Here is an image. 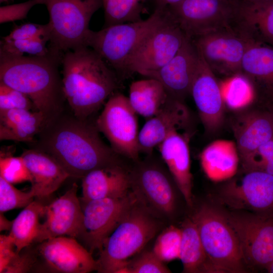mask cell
Segmentation results:
<instances>
[{
    "mask_svg": "<svg viewBox=\"0 0 273 273\" xmlns=\"http://www.w3.org/2000/svg\"><path fill=\"white\" fill-rule=\"evenodd\" d=\"M62 112L44 125L33 149L51 156L74 178L119 162V155L102 141L96 124Z\"/></svg>",
    "mask_w": 273,
    "mask_h": 273,
    "instance_id": "6da1fadb",
    "label": "cell"
},
{
    "mask_svg": "<svg viewBox=\"0 0 273 273\" xmlns=\"http://www.w3.org/2000/svg\"><path fill=\"white\" fill-rule=\"evenodd\" d=\"M50 47L43 56H0V82L26 95L47 122L66 100L59 70L64 53Z\"/></svg>",
    "mask_w": 273,
    "mask_h": 273,
    "instance_id": "7a4b0ae2",
    "label": "cell"
},
{
    "mask_svg": "<svg viewBox=\"0 0 273 273\" xmlns=\"http://www.w3.org/2000/svg\"><path fill=\"white\" fill-rule=\"evenodd\" d=\"M61 65L65 97L78 118L87 119L118 87L116 73L89 47L65 52Z\"/></svg>",
    "mask_w": 273,
    "mask_h": 273,
    "instance_id": "3957f363",
    "label": "cell"
},
{
    "mask_svg": "<svg viewBox=\"0 0 273 273\" xmlns=\"http://www.w3.org/2000/svg\"><path fill=\"white\" fill-rule=\"evenodd\" d=\"M159 218L136 200L104 243L98 272H123L129 258L140 252L161 229Z\"/></svg>",
    "mask_w": 273,
    "mask_h": 273,
    "instance_id": "277c9868",
    "label": "cell"
},
{
    "mask_svg": "<svg viewBox=\"0 0 273 273\" xmlns=\"http://www.w3.org/2000/svg\"><path fill=\"white\" fill-rule=\"evenodd\" d=\"M191 218L215 273L247 272L238 239L224 212L203 204Z\"/></svg>",
    "mask_w": 273,
    "mask_h": 273,
    "instance_id": "5b68a950",
    "label": "cell"
},
{
    "mask_svg": "<svg viewBox=\"0 0 273 273\" xmlns=\"http://www.w3.org/2000/svg\"><path fill=\"white\" fill-rule=\"evenodd\" d=\"M165 9H155L147 19L89 30L85 46L94 50L116 72L127 73L131 55L146 37L164 19Z\"/></svg>",
    "mask_w": 273,
    "mask_h": 273,
    "instance_id": "8992f818",
    "label": "cell"
},
{
    "mask_svg": "<svg viewBox=\"0 0 273 273\" xmlns=\"http://www.w3.org/2000/svg\"><path fill=\"white\" fill-rule=\"evenodd\" d=\"M166 9L189 38L222 31L241 34L238 0H184Z\"/></svg>",
    "mask_w": 273,
    "mask_h": 273,
    "instance_id": "52a82bcc",
    "label": "cell"
},
{
    "mask_svg": "<svg viewBox=\"0 0 273 273\" xmlns=\"http://www.w3.org/2000/svg\"><path fill=\"white\" fill-rule=\"evenodd\" d=\"M49 12L50 45L65 53L85 46L93 15L103 7L102 0H44Z\"/></svg>",
    "mask_w": 273,
    "mask_h": 273,
    "instance_id": "ba28073f",
    "label": "cell"
},
{
    "mask_svg": "<svg viewBox=\"0 0 273 273\" xmlns=\"http://www.w3.org/2000/svg\"><path fill=\"white\" fill-rule=\"evenodd\" d=\"M136 162L130 177L137 201L158 218H172L177 208L178 189L169 172L156 162Z\"/></svg>",
    "mask_w": 273,
    "mask_h": 273,
    "instance_id": "9c48e42d",
    "label": "cell"
},
{
    "mask_svg": "<svg viewBox=\"0 0 273 273\" xmlns=\"http://www.w3.org/2000/svg\"><path fill=\"white\" fill-rule=\"evenodd\" d=\"M187 36L165 8L163 20L140 43L127 63V73L148 77L165 65L178 52Z\"/></svg>",
    "mask_w": 273,
    "mask_h": 273,
    "instance_id": "30bf717a",
    "label": "cell"
},
{
    "mask_svg": "<svg viewBox=\"0 0 273 273\" xmlns=\"http://www.w3.org/2000/svg\"><path fill=\"white\" fill-rule=\"evenodd\" d=\"M138 114L128 97L114 93L109 98L95 124L118 155L134 162L141 153L139 144Z\"/></svg>",
    "mask_w": 273,
    "mask_h": 273,
    "instance_id": "8fae6325",
    "label": "cell"
},
{
    "mask_svg": "<svg viewBox=\"0 0 273 273\" xmlns=\"http://www.w3.org/2000/svg\"><path fill=\"white\" fill-rule=\"evenodd\" d=\"M136 201L131 191L119 198L80 200L82 221L77 239L92 253L96 250L100 251L105 240Z\"/></svg>",
    "mask_w": 273,
    "mask_h": 273,
    "instance_id": "7c38bea8",
    "label": "cell"
},
{
    "mask_svg": "<svg viewBox=\"0 0 273 273\" xmlns=\"http://www.w3.org/2000/svg\"><path fill=\"white\" fill-rule=\"evenodd\" d=\"M244 173L220 188V200L237 211L273 218V175L260 170Z\"/></svg>",
    "mask_w": 273,
    "mask_h": 273,
    "instance_id": "4fadbf2b",
    "label": "cell"
},
{
    "mask_svg": "<svg viewBox=\"0 0 273 273\" xmlns=\"http://www.w3.org/2000/svg\"><path fill=\"white\" fill-rule=\"evenodd\" d=\"M248 268L266 269L273 260V218L246 211L224 213Z\"/></svg>",
    "mask_w": 273,
    "mask_h": 273,
    "instance_id": "5bb4252c",
    "label": "cell"
},
{
    "mask_svg": "<svg viewBox=\"0 0 273 273\" xmlns=\"http://www.w3.org/2000/svg\"><path fill=\"white\" fill-rule=\"evenodd\" d=\"M191 39L215 75L226 78L241 73L242 60L251 41L248 38L235 32L222 31Z\"/></svg>",
    "mask_w": 273,
    "mask_h": 273,
    "instance_id": "9a60e30c",
    "label": "cell"
},
{
    "mask_svg": "<svg viewBox=\"0 0 273 273\" xmlns=\"http://www.w3.org/2000/svg\"><path fill=\"white\" fill-rule=\"evenodd\" d=\"M190 95L206 132L217 133L224 122L225 107L220 82L200 54Z\"/></svg>",
    "mask_w": 273,
    "mask_h": 273,
    "instance_id": "2e32d148",
    "label": "cell"
},
{
    "mask_svg": "<svg viewBox=\"0 0 273 273\" xmlns=\"http://www.w3.org/2000/svg\"><path fill=\"white\" fill-rule=\"evenodd\" d=\"M78 186L74 183L63 195L48 205H44L42 215L34 243L60 236L77 239L82 225V210L77 197Z\"/></svg>",
    "mask_w": 273,
    "mask_h": 273,
    "instance_id": "e0dca14e",
    "label": "cell"
},
{
    "mask_svg": "<svg viewBox=\"0 0 273 273\" xmlns=\"http://www.w3.org/2000/svg\"><path fill=\"white\" fill-rule=\"evenodd\" d=\"M36 249L38 256L50 272L88 273L98 270L97 260L76 238H53L39 243Z\"/></svg>",
    "mask_w": 273,
    "mask_h": 273,
    "instance_id": "ac0fdd59",
    "label": "cell"
},
{
    "mask_svg": "<svg viewBox=\"0 0 273 273\" xmlns=\"http://www.w3.org/2000/svg\"><path fill=\"white\" fill-rule=\"evenodd\" d=\"M200 58L191 39L186 37L177 54L163 67L148 77L159 81L170 96L184 101L191 88Z\"/></svg>",
    "mask_w": 273,
    "mask_h": 273,
    "instance_id": "d6986e66",
    "label": "cell"
},
{
    "mask_svg": "<svg viewBox=\"0 0 273 273\" xmlns=\"http://www.w3.org/2000/svg\"><path fill=\"white\" fill-rule=\"evenodd\" d=\"M171 131L158 146L161 157L188 206L193 205V177L191 171L190 130Z\"/></svg>",
    "mask_w": 273,
    "mask_h": 273,
    "instance_id": "ffe728a7",
    "label": "cell"
},
{
    "mask_svg": "<svg viewBox=\"0 0 273 273\" xmlns=\"http://www.w3.org/2000/svg\"><path fill=\"white\" fill-rule=\"evenodd\" d=\"M190 114L184 101L168 95L162 108L144 124L139 134L141 152L151 155L154 149L174 129H187Z\"/></svg>",
    "mask_w": 273,
    "mask_h": 273,
    "instance_id": "44dd1931",
    "label": "cell"
},
{
    "mask_svg": "<svg viewBox=\"0 0 273 273\" xmlns=\"http://www.w3.org/2000/svg\"><path fill=\"white\" fill-rule=\"evenodd\" d=\"M81 179L83 201L122 197L131 191L130 170L119 162L94 169Z\"/></svg>",
    "mask_w": 273,
    "mask_h": 273,
    "instance_id": "7402d4cb",
    "label": "cell"
},
{
    "mask_svg": "<svg viewBox=\"0 0 273 273\" xmlns=\"http://www.w3.org/2000/svg\"><path fill=\"white\" fill-rule=\"evenodd\" d=\"M21 156L32 177L31 189L39 199L50 196L70 177L56 159L41 151L26 150Z\"/></svg>",
    "mask_w": 273,
    "mask_h": 273,
    "instance_id": "603a6c76",
    "label": "cell"
},
{
    "mask_svg": "<svg viewBox=\"0 0 273 273\" xmlns=\"http://www.w3.org/2000/svg\"><path fill=\"white\" fill-rule=\"evenodd\" d=\"M232 129L241 160L273 138V115L244 110L233 122Z\"/></svg>",
    "mask_w": 273,
    "mask_h": 273,
    "instance_id": "cb8c5ba5",
    "label": "cell"
},
{
    "mask_svg": "<svg viewBox=\"0 0 273 273\" xmlns=\"http://www.w3.org/2000/svg\"><path fill=\"white\" fill-rule=\"evenodd\" d=\"M241 74L251 83L256 98L265 95L273 99V49L251 41L242 60Z\"/></svg>",
    "mask_w": 273,
    "mask_h": 273,
    "instance_id": "d4e9b609",
    "label": "cell"
},
{
    "mask_svg": "<svg viewBox=\"0 0 273 273\" xmlns=\"http://www.w3.org/2000/svg\"><path fill=\"white\" fill-rule=\"evenodd\" d=\"M201 167L210 180H229L237 172L240 158L235 142L215 140L208 145L200 155Z\"/></svg>",
    "mask_w": 273,
    "mask_h": 273,
    "instance_id": "484cf974",
    "label": "cell"
},
{
    "mask_svg": "<svg viewBox=\"0 0 273 273\" xmlns=\"http://www.w3.org/2000/svg\"><path fill=\"white\" fill-rule=\"evenodd\" d=\"M240 29L256 42L259 37L273 43V0H238Z\"/></svg>",
    "mask_w": 273,
    "mask_h": 273,
    "instance_id": "4316f807",
    "label": "cell"
},
{
    "mask_svg": "<svg viewBox=\"0 0 273 273\" xmlns=\"http://www.w3.org/2000/svg\"><path fill=\"white\" fill-rule=\"evenodd\" d=\"M47 123L38 111L13 109L0 111V139L33 142Z\"/></svg>",
    "mask_w": 273,
    "mask_h": 273,
    "instance_id": "83f0119b",
    "label": "cell"
},
{
    "mask_svg": "<svg viewBox=\"0 0 273 273\" xmlns=\"http://www.w3.org/2000/svg\"><path fill=\"white\" fill-rule=\"evenodd\" d=\"M179 259L185 273H215L202 244L196 225L191 218L182 223Z\"/></svg>",
    "mask_w": 273,
    "mask_h": 273,
    "instance_id": "f1b7e54d",
    "label": "cell"
},
{
    "mask_svg": "<svg viewBox=\"0 0 273 273\" xmlns=\"http://www.w3.org/2000/svg\"><path fill=\"white\" fill-rule=\"evenodd\" d=\"M168 97L163 85L157 80L149 78L132 82L128 98L138 114L149 119L160 110Z\"/></svg>",
    "mask_w": 273,
    "mask_h": 273,
    "instance_id": "f546056e",
    "label": "cell"
},
{
    "mask_svg": "<svg viewBox=\"0 0 273 273\" xmlns=\"http://www.w3.org/2000/svg\"><path fill=\"white\" fill-rule=\"evenodd\" d=\"M44 205L38 201H33L21 211L13 220L9 236L13 239L16 252L34 243L37 236Z\"/></svg>",
    "mask_w": 273,
    "mask_h": 273,
    "instance_id": "4dcf8cb0",
    "label": "cell"
},
{
    "mask_svg": "<svg viewBox=\"0 0 273 273\" xmlns=\"http://www.w3.org/2000/svg\"><path fill=\"white\" fill-rule=\"evenodd\" d=\"M220 84L225 108L234 111H243L256 100L251 83L242 74L226 78Z\"/></svg>",
    "mask_w": 273,
    "mask_h": 273,
    "instance_id": "1f68e13d",
    "label": "cell"
},
{
    "mask_svg": "<svg viewBox=\"0 0 273 273\" xmlns=\"http://www.w3.org/2000/svg\"><path fill=\"white\" fill-rule=\"evenodd\" d=\"M140 0H102L104 27L135 22L141 18Z\"/></svg>",
    "mask_w": 273,
    "mask_h": 273,
    "instance_id": "d6a6232c",
    "label": "cell"
},
{
    "mask_svg": "<svg viewBox=\"0 0 273 273\" xmlns=\"http://www.w3.org/2000/svg\"><path fill=\"white\" fill-rule=\"evenodd\" d=\"M50 41L48 36L35 38L8 39L3 37L0 42V56H43L49 53Z\"/></svg>",
    "mask_w": 273,
    "mask_h": 273,
    "instance_id": "836d02e7",
    "label": "cell"
},
{
    "mask_svg": "<svg viewBox=\"0 0 273 273\" xmlns=\"http://www.w3.org/2000/svg\"><path fill=\"white\" fill-rule=\"evenodd\" d=\"M181 229L171 225L158 236L153 251L163 262H169L179 258L181 240Z\"/></svg>",
    "mask_w": 273,
    "mask_h": 273,
    "instance_id": "e575fe53",
    "label": "cell"
},
{
    "mask_svg": "<svg viewBox=\"0 0 273 273\" xmlns=\"http://www.w3.org/2000/svg\"><path fill=\"white\" fill-rule=\"evenodd\" d=\"M0 176V212H4L15 208L25 207L31 203L35 197L34 191L30 189L23 192Z\"/></svg>",
    "mask_w": 273,
    "mask_h": 273,
    "instance_id": "d590c367",
    "label": "cell"
},
{
    "mask_svg": "<svg viewBox=\"0 0 273 273\" xmlns=\"http://www.w3.org/2000/svg\"><path fill=\"white\" fill-rule=\"evenodd\" d=\"M0 176L12 184L32 181L31 176L22 157L1 152Z\"/></svg>",
    "mask_w": 273,
    "mask_h": 273,
    "instance_id": "8d00e7d4",
    "label": "cell"
},
{
    "mask_svg": "<svg viewBox=\"0 0 273 273\" xmlns=\"http://www.w3.org/2000/svg\"><path fill=\"white\" fill-rule=\"evenodd\" d=\"M240 162L244 171L260 170L273 175V138Z\"/></svg>",
    "mask_w": 273,
    "mask_h": 273,
    "instance_id": "74e56055",
    "label": "cell"
},
{
    "mask_svg": "<svg viewBox=\"0 0 273 273\" xmlns=\"http://www.w3.org/2000/svg\"><path fill=\"white\" fill-rule=\"evenodd\" d=\"M123 272L169 273L171 271L152 250L143 251L129 260Z\"/></svg>",
    "mask_w": 273,
    "mask_h": 273,
    "instance_id": "f35d334b",
    "label": "cell"
},
{
    "mask_svg": "<svg viewBox=\"0 0 273 273\" xmlns=\"http://www.w3.org/2000/svg\"><path fill=\"white\" fill-rule=\"evenodd\" d=\"M33 108L36 110L26 95L0 82V111L13 109L32 110Z\"/></svg>",
    "mask_w": 273,
    "mask_h": 273,
    "instance_id": "ab89813d",
    "label": "cell"
},
{
    "mask_svg": "<svg viewBox=\"0 0 273 273\" xmlns=\"http://www.w3.org/2000/svg\"><path fill=\"white\" fill-rule=\"evenodd\" d=\"M28 246L17 253L3 273H25L30 272L37 267L38 254L36 249H29Z\"/></svg>",
    "mask_w": 273,
    "mask_h": 273,
    "instance_id": "60d3db41",
    "label": "cell"
},
{
    "mask_svg": "<svg viewBox=\"0 0 273 273\" xmlns=\"http://www.w3.org/2000/svg\"><path fill=\"white\" fill-rule=\"evenodd\" d=\"M41 4L44 5V0H28L23 3L1 6L0 23L24 19L34 6Z\"/></svg>",
    "mask_w": 273,
    "mask_h": 273,
    "instance_id": "b9f144b4",
    "label": "cell"
},
{
    "mask_svg": "<svg viewBox=\"0 0 273 273\" xmlns=\"http://www.w3.org/2000/svg\"><path fill=\"white\" fill-rule=\"evenodd\" d=\"M14 241L9 235H0V273L13 259L17 252Z\"/></svg>",
    "mask_w": 273,
    "mask_h": 273,
    "instance_id": "7bdbcfd3",
    "label": "cell"
},
{
    "mask_svg": "<svg viewBox=\"0 0 273 273\" xmlns=\"http://www.w3.org/2000/svg\"><path fill=\"white\" fill-rule=\"evenodd\" d=\"M13 223V220L7 219L4 215L3 212H0V231H10Z\"/></svg>",
    "mask_w": 273,
    "mask_h": 273,
    "instance_id": "ee69618b",
    "label": "cell"
},
{
    "mask_svg": "<svg viewBox=\"0 0 273 273\" xmlns=\"http://www.w3.org/2000/svg\"><path fill=\"white\" fill-rule=\"evenodd\" d=\"M184 0H155L156 9H164L169 6L177 4Z\"/></svg>",
    "mask_w": 273,
    "mask_h": 273,
    "instance_id": "f6af8a7d",
    "label": "cell"
},
{
    "mask_svg": "<svg viewBox=\"0 0 273 273\" xmlns=\"http://www.w3.org/2000/svg\"><path fill=\"white\" fill-rule=\"evenodd\" d=\"M268 272L273 273V260L266 268Z\"/></svg>",
    "mask_w": 273,
    "mask_h": 273,
    "instance_id": "bcb514c9",
    "label": "cell"
},
{
    "mask_svg": "<svg viewBox=\"0 0 273 273\" xmlns=\"http://www.w3.org/2000/svg\"><path fill=\"white\" fill-rule=\"evenodd\" d=\"M9 0H0V3H5V2H8Z\"/></svg>",
    "mask_w": 273,
    "mask_h": 273,
    "instance_id": "7dc6e473",
    "label": "cell"
},
{
    "mask_svg": "<svg viewBox=\"0 0 273 273\" xmlns=\"http://www.w3.org/2000/svg\"><path fill=\"white\" fill-rule=\"evenodd\" d=\"M242 1H261V0H242Z\"/></svg>",
    "mask_w": 273,
    "mask_h": 273,
    "instance_id": "c3c4849f",
    "label": "cell"
}]
</instances>
